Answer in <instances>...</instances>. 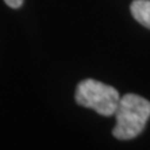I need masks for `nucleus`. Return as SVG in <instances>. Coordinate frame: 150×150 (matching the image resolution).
<instances>
[{
  "label": "nucleus",
  "instance_id": "nucleus-1",
  "mask_svg": "<svg viewBox=\"0 0 150 150\" xmlns=\"http://www.w3.org/2000/svg\"><path fill=\"white\" fill-rule=\"evenodd\" d=\"M116 125L112 135L119 140L137 138L144 130L150 116V101L137 94H126L120 98L115 110Z\"/></svg>",
  "mask_w": 150,
  "mask_h": 150
},
{
  "label": "nucleus",
  "instance_id": "nucleus-2",
  "mask_svg": "<svg viewBox=\"0 0 150 150\" xmlns=\"http://www.w3.org/2000/svg\"><path fill=\"white\" fill-rule=\"evenodd\" d=\"M75 100L79 105L95 110L103 116H110L115 114L120 95L115 88L94 79H85L79 83Z\"/></svg>",
  "mask_w": 150,
  "mask_h": 150
},
{
  "label": "nucleus",
  "instance_id": "nucleus-3",
  "mask_svg": "<svg viewBox=\"0 0 150 150\" xmlns=\"http://www.w3.org/2000/svg\"><path fill=\"white\" fill-rule=\"evenodd\" d=\"M130 11L138 23L150 29V0H134L130 5Z\"/></svg>",
  "mask_w": 150,
  "mask_h": 150
},
{
  "label": "nucleus",
  "instance_id": "nucleus-4",
  "mask_svg": "<svg viewBox=\"0 0 150 150\" xmlns=\"http://www.w3.org/2000/svg\"><path fill=\"white\" fill-rule=\"evenodd\" d=\"M5 4L8 6H10L13 9H18L23 5V3H24V0H4Z\"/></svg>",
  "mask_w": 150,
  "mask_h": 150
}]
</instances>
